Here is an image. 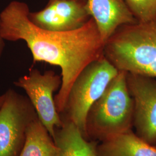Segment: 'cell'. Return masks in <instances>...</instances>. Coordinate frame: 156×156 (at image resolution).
Masks as SVG:
<instances>
[{
    "instance_id": "1",
    "label": "cell",
    "mask_w": 156,
    "mask_h": 156,
    "mask_svg": "<svg viewBox=\"0 0 156 156\" xmlns=\"http://www.w3.org/2000/svg\"><path fill=\"white\" fill-rule=\"evenodd\" d=\"M30 12L26 3L11 1L0 13L2 35L5 41H24L34 64L45 62L60 68L62 85L55 97L60 113L75 79L90 63L104 56L105 44L92 17L76 30L51 31L34 25Z\"/></svg>"
},
{
    "instance_id": "2",
    "label": "cell",
    "mask_w": 156,
    "mask_h": 156,
    "mask_svg": "<svg viewBox=\"0 0 156 156\" xmlns=\"http://www.w3.org/2000/svg\"><path fill=\"white\" fill-rule=\"evenodd\" d=\"M104 56L118 71L156 79V22L120 26L106 41Z\"/></svg>"
},
{
    "instance_id": "3",
    "label": "cell",
    "mask_w": 156,
    "mask_h": 156,
    "mask_svg": "<svg viewBox=\"0 0 156 156\" xmlns=\"http://www.w3.org/2000/svg\"><path fill=\"white\" fill-rule=\"evenodd\" d=\"M126 76L127 73L119 71L90 108L86 122L88 140L101 142L132 130L134 101Z\"/></svg>"
},
{
    "instance_id": "4",
    "label": "cell",
    "mask_w": 156,
    "mask_h": 156,
    "mask_svg": "<svg viewBox=\"0 0 156 156\" xmlns=\"http://www.w3.org/2000/svg\"><path fill=\"white\" fill-rule=\"evenodd\" d=\"M118 73L117 68L103 56L86 67L73 83L60 116L62 120L74 123L87 140L86 122L90 108Z\"/></svg>"
},
{
    "instance_id": "5",
    "label": "cell",
    "mask_w": 156,
    "mask_h": 156,
    "mask_svg": "<svg viewBox=\"0 0 156 156\" xmlns=\"http://www.w3.org/2000/svg\"><path fill=\"white\" fill-rule=\"evenodd\" d=\"M0 108V156H19L30 124L38 118L27 96L9 89Z\"/></svg>"
},
{
    "instance_id": "6",
    "label": "cell",
    "mask_w": 156,
    "mask_h": 156,
    "mask_svg": "<svg viewBox=\"0 0 156 156\" xmlns=\"http://www.w3.org/2000/svg\"><path fill=\"white\" fill-rule=\"evenodd\" d=\"M62 82V76L53 71H46L42 73L31 67L28 74L20 77L13 83L25 91L39 120L52 138L56 128L62 124L53 97L54 93L60 89Z\"/></svg>"
},
{
    "instance_id": "7",
    "label": "cell",
    "mask_w": 156,
    "mask_h": 156,
    "mask_svg": "<svg viewBox=\"0 0 156 156\" xmlns=\"http://www.w3.org/2000/svg\"><path fill=\"white\" fill-rule=\"evenodd\" d=\"M128 90L134 101L135 134L156 146V79L127 73Z\"/></svg>"
},
{
    "instance_id": "8",
    "label": "cell",
    "mask_w": 156,
    "mask_h": 156,
    "mask_svg": "<svg viewBox=\"0 0 156 156\" xmlns=\"http://www.w3.org/2000/svg\"><path fill=\"white\" fill-rule=\"evenodd\" d=\"M90 16L87 0H56L48 2L42 10L30 12L34 25L51 31H70L82 27Z\"/></svg>"
},
{
    "instance_id": "9",
    "label": "cell",
    "mask_w": 156,
    "mask_h": 156,
    "mask_svg": "<svg viewBox=\"0 0 156 156\" xmlns=\"http://www.w3.org/2000/svg\"><path fill=\"white\" fill-rule=\"evenodd\" d=\"M87 5L105 44L120 26L138 22L124 0H87Z\"/></svg>"
},
{
    "instance_id": "10",
    "label": "cell",
    "mask_w": 156,
    "mask_h": 156,
    "mask_svg": "<svg viewBox=\"0 0 156 156\" xmlns=\"http://www.w3.org/2000/svg\"><path fill=\"white\" fill-rule=\"evenodd\" d=\"M62 121V126L56 128L53 138L58 149V156H98L99 142L86 139L74 123Z\"/></svg>"
},
{
    "instance_id": "11",
    "label": "cell",
    "mask_w": 156,
    "mask_h": 156,
    "mask_svg": "<svg viewBox=\"0 0 156 156\" xmlns=\"http://www.w3.org/2000/svg\"><path fill=\"white\" fill-rule=\"evenodd\" d=\"M98 156H156V147L140 138L132 130L98 143Z\"/></svg>"
},
{
    "instance_id": "12",
    "label": "cell",
    "mask_w": 156,
    "mask_h": 156,
    "mask_svg": "<svg viewBox=\"0 0 156 156\" xmlns=\"http://www.w3.org/2000/svg\"><path fill=\"white\" fill-rule=\"evenodd\" d=\"M59 151L39 117L28 127L24 145L19 156H58Z\"/></svg>"
},
{
    "instance_id": "13",
    "label": "cell",
    "mask_w": 156,
    "mask_h": 156,
    "mask_svg": "<svg viewBox=\"0 0 156 156\" xmlns=\"http://www.w3.org/2000/svg\"><path fill=\"white\" fill-rule=\"evenodd\" d=\"M140 23L156 22V0H124Z\"/></svg>"
},
{
    "instance_id": "14",
    "label": "cell",
    "mask_w": 156,
    "mask_h": 156,
    "mask_svg": "<svg viewBox=\"0 0 156 156\" xmlns=\"http://www.w3.org/2000/svg\"><path fill=\"white\" fill-rule=\"evenodd\" d=\"M5 40L3 38V37L2 35L1 24V20H0V58L4 52V50L5 49Z\"/></svg>"
},
{
    "instance_id": "15",
    "label": "cell",
    "mask_w": 156,
    "mask_h": 156,
    "mask_svg": "<svg viewBox=\"0 0 156 156\" xmlns=\"http://www.w3.org/2000/svg\"><path fill=\"white\" fill-rule=\"evenodd\" d=\"M4 99H5V94H4L0 95V108H1V105H2V104H3Z\"/></svg>"
},
{
    "instance_id": "16",
    "label": "cell",
    "mask_w": 156,
    "mask_h": 156,
    "mask_svg": "<svg viewBox=\"0 0 156 156\" xmlns=\"http://www.w3.org/2000/svg\"><path fill=\"white\" fill-rule=\"evenodd\" d=\"M56 1V0H49V2H52V1Z\"/></svg>"
},
{
    "instance_id": "17",
    "label": "cell",
    "mask_w": 156,
    "mask_h": 156,
    "mask_svg": "<svg viewBox=\"0 0 156 156\" xmlns=\"http://www.w3.org/2000/svg\"><path fill=\"white\" fill-rule=\"evenodd\" d=\"M155 147H156V146H155Z\"/></svg>"
}]
</instances>
